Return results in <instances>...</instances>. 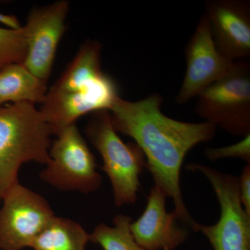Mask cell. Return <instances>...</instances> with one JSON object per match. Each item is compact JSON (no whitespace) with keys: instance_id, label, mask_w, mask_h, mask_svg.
Segmentation results:
<instances>
[{"instance_id":"6da1fadb","label":"cell","mask_w":250,"mask_h":250,"mask_svg":"<svg viewBox=\"0 0 250 250\" xmlns=\"http://www.w3.org/2000/svg\"><path fill=\"white\" fill-rule=\"evenodd\" d=\"M164 98L154 93L138 101L121 97L109 111L118 133L134 140L146 158L154 186L174 202V213L181 223L193 230L197 222L184 203L181 170L192 148L214 139L217 128L207 122L188 123L166 116L161 110Z\"/></svg>"},{"instance_id":"7a4b0ae2","label":"cell","mask_w":250,"mask_h":250,"mask_svg":"<svg viewBox=\"0 0 250 250\" xmlns=\"http://www.w3.org/2000/svg\"><path fill=\"white\" fill-rule=\"evenodd\" d=\"M102 49L98 41L84 42L47 90L40 111L52 134L57 136L88 113L109 111L120 98L116 81L102 68Z\"/></svg>"},{"instance_id":"3957f363","label":"cell","mask_w":250,"mask_h":250,"mask_svg":"<svg viewBox=\"0 0 250 250\" xmlns=\"http://www.w3.org/2000/svg\"><path fill=\"white\" fill-rule=\"evenodd\" d=\"M52 132L40 109L31 103L0 106V201L26 163L46 165Z\"/></svg>"},{"instance_id":"277c9868","label":"cell","mask_w":250,"mask_h":250,"mask_svg":"<svg viewBox=\"0 0 250 250\" xmlns=\"http://www.w3.org/2000/svg\"><path fill=\"white\" fill-rule=\"evenodd\" d=\"M85 135L103 161V170L111 182L117 207L137 201L140 175L147 167L141 148L134 142L125 143L113 127L109 111L93 113Z\"/></svg>"},{"instance_id":"5b68a950","label":"cell","mask_w":250,"mask_h":250,"mask_svg":"<svg viewBox=\"0 0 250 250\" xmlns=\"http://www.w3.org/2000/svg\"><path fill=\"white\" fill-rule=\"evenodd\" d=\"M197 116L228 134H250V62L238 61L226 76L197 97Z\"/></svg>"},{"instance_id":"8992f818","label":"cell","mask_w":250,"mask_h":250,"mask_svg":"<svg viewBox=\"0 0 250 250\" xmlns=\"http://www.w3.org/2000/svg\"><path fill=\"white\" fill-rule=\"evenodd\" d=\"M186 169L205 176L220 207L216 223H197L193 231L202 233L214 250H250V215L241 204L238 177L197 163L188 164Z\"/></svg>"},{"instance_id":"52a82bcc","label":"cell","mask_w":250,"mask_h":250,"mask_svg":"<svg viewBox=\"0 0 250 250\" xmlns=\"http://www.w3.org/2000/svg\"><path fill=\"white\" fill-rule=\"evenodd\" d=\"M49 159L40 178L62 191L90 194L103 183L95 156L76 124L70 125L51 143Z\"/></svg>"},{"instance_id":"ba28073f","label":"cell","mask_w":250,"mask_h":250,"mask_svg":"<svg viewBox=\"0 0 250 250\" xmlns=\"http://www.w3.org/2000/svg\"><path fill=\"white\" fill-rule=\"evenodd\" d=\"M0 208V249L31 248L54 215L49 202L20 182L6 192Z\"/></svg>"},{"instance_id":"9c48e42d","label":"cell","mask_w":250,"mask_h":250,"mask_svg":"<svg viewBox=\"0 0 250 250\" xmlns=\"http://www.w3.org/2000/svg\"><path fill=\"white\" fill-rule=\"evenodd\" d=\"M184 54L185 74L175 97V103L179 105L197 98L202 90L226 76L236 62L229 60L219 51L205 14L200 18L188 42Z\"/></svg>"},{"instance_id":"30bf717a","label":"cell","mask_w":250,"mask_h":250,"mask_svg":"<svg viewBox=\"0 0 250 250\" xmlns=\"http://www.w3.org/2000/svg\"><path fill=\"white\" fill-rule=\"evenodd\" d=\"M70 3L60 0L36 8L22 26L27 52L22 62L38 78L47 82L61 39L65 31V21Z\"/></svg>"},{"instance_id":"8fae6325","label":"cell","mask_w":250,"mask_h":250,"mask_svg":"<svg viewBox=\"0 0 250 250\" xmlns=\"http://www.w3.org/2000/svg\"><path fill=\"white\" fill-rule=\"evenodd\" d=\"M216 47L231 62L250 57L249 0H209L204 14Z\"/></svg>"},{"instance_id":"7c38bea8","label":"cell","mask_w":250,"mask_h":250,"mask_svg":"<svg viewBox=\"0 0 250 250\" xmlns=\"http://www.w3.org/2000/svg\"><path fill=\"white\" fill-rule=\"evenodd\" d=\"M165 192L154 186L143 214L131 224L135 240L147 250H174L187 241L190 231L174 211L166 209Z\"/></svg>"},{"instance_id":"4fadbf2b","label":"cell","mask_w":250,"mask_h":250,"mask_svg":"<svg viewBox=\"0 0 250 250\" xmlns=\"http://www.w3.org/2000/svg\"><path fill=\"white\" fill-rule=\"evenodd\" d=\"M47 92V82L22 63L9 64L0 70V106L8 103L42 104Z\"/></svg>"},{"instance_id":"5bb4252c","label":"cell","mask_w":250,"mask_h":250,"mask_svg":"<svg viewBox=\"0 0 250 250\" xmlns=\"http://www.w3.org/2000/svg\"><path fill=\"white\" fill-rule=\"evenodd\" d=\"M90 234L80 223L56 216L36 238L34 250H85Z\"/></svg>"},{"instance_id":"9a60e30c","label":"cell","mask_w":250,"mask_h":250,"mask_svg":"<svg viewBox=\"0 0 250 250\" xmlns=\"http://www.w3.org/2000/svg\"><path fill=\"white\" fill-rule=\"evenodd\" d=\"M131 217L118 214L113 226L104 223L97 225L90 234V241L100 245L104 250H147L140 246L131 233Z\"/></svg>"},{"instance_id":"2e32d148","label":"cell","mask_w":250,"mask_h":250,"mask_svg":"<svg viewBox=\"0 0 250 250\" xmlns=\"http://www.w3.org/2000/svg\"><path fill=\"white\" fill-rule=\"evenodd\" d=\"M27 52L22 28L20 30L0 27V70L11 63H22Z\"/></svg>"},{"instance_id":"e0dca14e","label":"cell","mask_w":250,"mask_h":250,"mask_svg":"<svg viewBox=\"0 0 250 250\" xmlns=\"http://www.w3.org/2000/svg\"><path fill=\"white\" fill-rule=\"evenodd\" d=\"M206 157L210 161H217L229 158H237L250 164V134L245 136L239 142L220 147L207 148Z\"/></svg>"},{"instance_id":"ac0fdd59","label":"cell","mask_w":250,"mask_h":250,"mask_svg":"<svg viewBox=\"0 0 250 250\" xmlns=\"http://www.w3.org/2000/svg\"><path fill=\"white\" fill-rule=\"evenodd\" d=\"M240 198L243 208L250 215V164H247L238 177Z\"/></svg>"},{"instance_id":"d6986e66","label":"cell","mask_w":250,"mask_h":250,"mask_svg":"<svg viewBox=\"0 0 250 250\" xmlns=\"http://www.w3.org/2000/svg\"><path fill=\"white\" fill-rule=\"evenodd\" d=\"M0 24L6 26L7 29L14 30H20L22 28V24L16 16L2 13H0Z\"/></svg>"}]
</instances>
